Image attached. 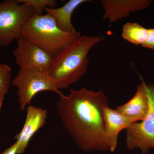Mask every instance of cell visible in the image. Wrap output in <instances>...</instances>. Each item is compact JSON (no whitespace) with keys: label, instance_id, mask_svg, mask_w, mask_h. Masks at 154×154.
<instances>
[{"label":"cell","instance_id":"6da1fadb","mask_svg":"<svg viewBox=\"0 0 154 154\" xmlns=\"http://www.w3.org/2000/svg\"><path fill=\"white\" fill-rule=\"evenodd\" d=\"M58 114L77 146L85 152L110 151L105 134L103 110L109 106L103 90L71 89L68 96L58 94Z\"/></svg>","mask_w":154,"mask_h":154},{"label":"cell","instance_id":"7c38bea8","mask_svg":"<svg viewBox=\"0 0 154 154\" xmlns=\"http://www.w3.org/2000/svg\"><path fill=\"white\" fill-rule=\"evenodd\" d=\"M90 0H70L62 7L58 8H45L44 11L52 16L61 30L66 32L73 33L76 32L72 23V14L80 5Z\"/></svg>","mask_w":154,"mask_h":154},{"label":"cell","instance_id":"5b68a950","mask_svg":"<svg viewBox=\"0 0 154 154\" xmlns=\"http://www.w3.org/2000/svg\"><path fill=\"white\" fill-rule=\"evenodd\" d=\"M12 84L18 89L17 95L22 111L31 105V100L38 93L42 91H50L58 94L61 93L47 73L20 69Z\"/></svg>","mask_w":154,"mask_h":154},{"label":"cell","instance_id":"8fae6325","mask_svg":"<svg viewBox=\"0 0 154 154\" xmlns=\"http://www.w3.org/2000/svg\"><path fill=\"white\" fill-rule=\"evenodd\" d=\"M145 85L146 83L142 80L141 84L137 86L133 97L125 104L118 106L115 110L136 122L143 120L148 113L149 107Z\"/></svg>","mask_w":154,"mask_h":154},{"label":"cell","instance_id":"3957f363","mask_svg":"<svg viewBox=\"0 0 154 154\" xmlns=\"http://www.w3.org/2000/svg\"><path fill=\"white\" fill-rule=\"evenodd\" d=\"M22 35L54 57L81 36L79 32L70 33L59 28L51 15L34 14L23 26Z\"/></svg>","mask_w":154,"mask_h":154},{"label":"cell","instance_id":"277c9868","mask_svg":"<svg viewBox=\"0 0 154 154\" xmlns=\"http://www.w3.org/2000/svg\"><path fill=\"white\" fill-rule=\"evenodd\" d=\"M34 14L33 8L17 0L0 2V47H5L22 36L23 26Z\"/></svg>","mask_w":154,"mask_h":154},{"label":"cell","instance_id":"30bf717a","mask_svg":"<svg viewBox=\"0 0 154 154\" xmlns=\"http://www.w3.org/2000/svg\"><path fill=\"white\" fill-rule=\"evenodd\" d=\"M105 134L110 147V152L115 151L117 146V140L119 132L127 129L136 122L132 119L122 115L109 106L103 110Z\"/></svg>","mask_w":154,"mask_h":154},{"label":"cell","instance_id":"5bb4252c","mask_svg":"<svg viewBox=\"0 0 154 154\" xmlns=\"http://www.w3.org/2000/svg\"><path fill=\"white\" fill-rule=\"evenodd\" d=\"M11 67L0 63V112L5 96L11 88Z\"/></svg>","mask_w":154,"mask_h":154},{"label":"cell","instance_id":"9a60e30c","mask_svg":"<svg viewBox=\"0 0 154 154\" xmlns=\"http://www.w3.org/2000/svg\"><path fill=\"white\" fill-rule=\"evenodd\" d=\"M20 4H25L33 8L34 14L43 15V11L45 8H54L57 5L55 0H17Z\"/></svg>","mask_w":154,"mask_h":154},{"label":"cell","instance_id":"8992f818","mask_svg":"<svg viewBox=\"0 0 154 154\" xmlns=\"http://www.w3.org/2000/svg\"><path fill=\"white\" fill-rule=\"evenodd\" d=\"M149 110L141 122L133 123L126 129L127 146L130 150L139 149L143 154L154 149V85L146 84Z\"/></svg>","mask_w":154,"mask_h":154},{"label":"cell","instance_id":"7a4b0ae2","mask_svg":"<svg viewBox=\"0 0 154 154\" xmlns=\"http://www.w3.org/2000/svg\"><path fill=\"white\" fill-rule=\"evenodd\" d=\"M104 39L102 36H80L53 57L47 73L58 90L68 88L85 74L88 54Z\"/></svg>","mask_w":154,"mask_h":154},{"label":"cell","instance_id":"9c48e42d","mask_svg":"<svg viewBox=\"0 0 154 154\" xmlns=\"http://www.w3.org/2000/svg\"><path fill=\"white\" fill-rule=\"evenodd\" d=\"M149 0H101L104 11L103 19L110 23L129 17L130 14L148 8L152 3Z\"/></svg>","mask_w":154,"mask_h":154},{"label":"cell","instance_id":"52a82bcc","mask_svg":"<svg viewBox=\"0 0 154 154\" xmlns=\"http://www.w3.org/2000/svg\"><path fill=\"white\" fill-rule=\"evenodd\" d=\"M17 40V46L13 53L20 69L47 73L53 57L22 35Z\"/></svg>","mask_w":154,"mask_h":154},{"label":"cell","instance_id":"e0dca14e","mask_svg":"<svg viewBox=\"0 0 154 154\" xmlns=\"http://www.w3.org/2000/svg\"><path fill=\"white\" fill-rule=\"evenodd\" d=\"M18 147H19V144H18V143L16 141L13 145L6 149L1 154H18Z\"/></svg>","mask_w":154,"mask_h":154},{"label":"cell","instance_id":"2e32d148","mask_svg":"<svg viewBox=\"0 0 154 154\" xmlns=\"http://www.w3.org/2000/svg\"><path fill=\"white\" fill-rule=\"evenodd\" d=\"M142 46L147 48L154 49V28L148 29V35Z\"/></svg>","mask_w":154,"mask_h":154},{"label":"cell","instance_id":"4fadbf2b","mask_svg":"<svg viewBox=\"0 0 154 154\" xmlns=\"http://www.w3.org/2000/svg\"><path fill=\"white\" fill-rule=\"evenodd\" d=\"M148 35V29L137 23L128 22L123 25L122 36L132 44L143 45Z\"/></svg>","mask_w":154,"mask_h":154},{"label":"cell","instance_id":"ba28073f","mask_svg":"<svg viewBox=\"0 0 154 154\" xmlns=\"http://www.w3.org/2000/svg\"><path fill=\"white\" fill-rule=\"evenodd\" d=\"M47 111L45 109L31 105H28L23 128L14 137L19 144L18 154L25 152L33 136L44 126L47 119Z\"/></svg>","mask_w":154,"mask_h":154}]
</instances>
